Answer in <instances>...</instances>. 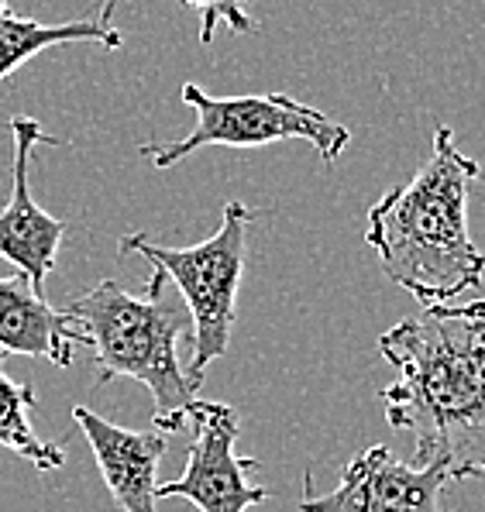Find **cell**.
I'll return each instance as SVG.
<instances>
[{"label":"cell","instance_id":"8","mask_svg":"<svg viewBox=\"0 0 485 512\" xmlns=\"http://www.w3.org/2000/svg\"><path fill=\"white\" fill-rule=\"evenodd\" d=\"M11 138H14V183H11V200L0 210V258H7L14 269L25 272L31 286L45 296V279L56 269L59 244L66 238L69 224L45 214L31 200L28 169H31V152L38 145L62 148L66 141L45 135V128L35 117H11Z\"/></svg>","mask_w":485,"mask_h":512},{"label":"cell","instance_id":"13","mask_svg":"<svg viewBox=\"0 0 485 512\" xmlns=\"http://www.w3.org/2000/svg\"><path fill=\"white\" fill-rule=\"evenodd\" d=\"M183 4H190L193 11H200V45L203 49H210V42H214V35L221 25H228L231 31H238V35H252L258 28L252 18L255 0H183Z\"/></svg>","mask_w":485,"mask_h":512},{"label":"cell","instance_id":"11","mask_svg":"<svg viewBox=\"0 0 485 512\" xmlns=\"http://www.w3.org/2000/svg\"><path fill=\"white\" fill-rule=\"evenodd\" d=\"M73 42L100 45L107 52L121 49L124 35L114 25V0H107L97 18L62 21V25H45V21L18 18V14L4 11L0 14V83L11 73H18L21 66H28L45 49H59V45H73Z\"/></svg>","mask_w":485,"mask_h":512},{"label":"cell","instance_id":"12","mask_svg":"<svg viewBox=\"0 0 485 512\" xmlns=\"http://www.w3.org/2000/svg\"><path fill=\"white\" fill-rule=\"evenodd\" d=\"M7 358V351H0V361ZM35 389L31 385L14 382L11 375H4L0 368V447L14 451L18 458L35 464L38 471H56L66 461V451L59 444L42 440L31 427V409H35Z\"/></svg>","mask_w":485,"mask_h":512},{"label":"cell","instance_id":"10","mask_svg":"<svg viewBox=\"0 0 485 512\" xmlns=\"http://www.w3.org/2000/svg\"><path fill=\"white\" fill-rule=\"evenodd\" d=\"M76 348H86L83 330L66 317V310H52L25 272L0 279V351L66 368L73 365Z\"/></svg>","mask_w":485,"mask_h":512},{"label":"cell","instance_id":"2","mask_svg":"<svg viewBox=\"0 0 485 512\" xmlns=\"http://www.w3.org/2000/svg\"><path fill=\"white\" fill-rule=\"evenodd\" d=\"M479 176V162L468 159L455 131L441 124L424 169L372 203L365 241L389 282L420 306L458 303L465 293H479L485 251L468 234V193Z\"/></svg>","mask_w":485,"mask_h":512},{"label":"cell","instance_id":"4","mask_svg":"<svg viewBox=\"0 0 485 512\" xmlns=\"http://www.w3.org/2000/svg\"><path fill=\"white\" fill-rule=\"evenodd\" d=\"M255 220L258 214L248 203L228 200L217 234H210L193 248H166V244H155L148 234H128L117 244L121 255L138 251L179 286L193 324L186 375L197 389L203 385L207 368L231 348L234 320H238V289L248 262V227Z\"/></svg>","mask_w":485,"mask_h":512},{"label":"cell","instance_id":"5","mask_svg":"<svg viewBox=\"0 0 485 512\" xmlns=\"http://www.w3.org/2000/svg\"><path fill=\"white\" fill-rule=\"evenodd\" d=\"M183 104L197 110V128L179 141H155L142 145V159L155 169H169L190 159L200 148H262L276 141H310L324 162H338L348 148L351 131L331 114L307 107L286 93H248V97H214L197 83H183Z\"/></svg>","mask_w":485,"mask_h":512},{"label":"cell","instance_id":"1","mask_svg":"<svg viewBox=\"0 0 485 512\" xmlns=\"http://www.w3.org/2000/svg\"><path fill=\"white\" fill-rule=\"evenodd\" d=\"M396 382L386 420L413 437V464H441L451 482L485 478V296L424 306L379 337Z\"/></svg>","mask_w":485,"mask_h":512},{"label":"cell","instance_id":"6","mask_svg":"<svg viewBox=\"0 0 485 512\" xmlns=\"http://www.w3.org/2000/svg\"><path fill=\"white\" fill-rule=\"evenodd\" d=\"M190 423L197 437L186 451V471L155 488L159 499H186L200 512H248L272 499L269 488L248 485V475L262 464L234 454L238 413L228 403H197Z\"/></svg>","mask_w":485,"mask_h":512},{"label":"cell","instance_id":"9","mask_svg":"<svg viewBox=\"0 0 485 512\" xmlns=\"http://www.w3.org/2000/svg\"><path fill=\"white\" fill-rule=\"evenodd\" d=\"M76 427L83 430L86 444L93 451L100 475L107 482L117 512H155V471L166 454V437L162 430H128L97 416L93 409H73Z\"/></svg>","mask_w":485,"mask_h":512},{"label":"cell","instance_id":"14","mask_svg":"<svg viewBox=\"0 0 485 512\" xmlns=\"http://www.w3.org/2000/svg\"><path fill=\"white\" fill-rule=\"evenodd\" d=\"M7 11V0H0V14H4Z\"/></svg>","mask_w":485,"mask_h":512},{"label":"cell","instance_id":"7","mask_svg":"<svg viewBox=\"0 0 485 512\" xmlns=\"http://www.w3.org/2000/svg\"><path fill=\"white\" fill-rule=\"evenodd\" d=\"M448 485L441 464H406L375 444L344 464L338 488L303 495L300 512H451L444 506Z\"/></svg>","mask_w":485,"mask_h":512},{"label":"cell","instance_id":"3","mask_svg":"<svg viewBox=\"0 0 485 512\" xmlns=\"http://www.w3.org/2000/svg\"><path fill=\"white\" fill-rule=\"evenodd\" d=\"M169 275L152 269L145 293H128L114 279L69 299L66 317L83 330L93 351L97 385L114 378L142 382L152 396V423L162 433H179L193 420L197 385L179 365V337H186L190 313L183 303L166 299Z\"/></svg>","mask_w":485,"mask_h":512}]
</instances>
